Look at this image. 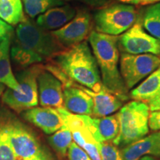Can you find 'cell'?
I'll return each mask as SVG.
<instances>
[{
	"label": "cell",
	"mask_w": 160,
	"mask_h": 160,
	"mask_svg": "<svg viewBox=\"0 0 160 160\" xmlns=\"http://www.w3.org/2000/svg\"><path fill=\"white\" fill-rule=\"evenodd\" d=\"M118 37L93 31L88 41L97 60L104 88L120 100L125 102L130 97L119 71Z\"/></svg>",
	"instance_id": "6da1fadb"
},
{
	"label": "cell",
	"mask_w": 160,
	"mask_h": 160,
	"mask_svg": "<svg viewBox=\"0 0 160 160\" xmlns=\"http://www.w3.org/2000/svg\"><path fill=\"white\" fill-rule=\"evenodd\" d=\"M50 61L73 82L96 93L105 89L97 60L88 40L66 48Z\"/></svg>",
	"instance_id": "7a4b0ae2"
},
{
	"label": "cell",
	"mask_w": 160,
	"mask_h": 160,
	"mask_svg": "<svg viewBox=\"0 0 160 160\" xmlns=\"http://www.w3.org/2000/svg\"><path fill=\"white\" fill-rule=\"evenodd\" d=\"M150 109L148 103L140 101L129 102L117 112L119 133L113 145L124 148L146 137L149 133Z\"/></svg>",
	"instance_id": "3957f363"
},
{
	"label": "cell",
	"mask_w": 160,
	"mask_h": 160,
	"mask_svg": "<svg viewBox=\"0 0 160 160\" xmlns=\"http://www.w3.org/2000/svg\"><path fill=\"white\" fill-rule=\"evenodd\" d=\"M14 41L39 56L44 61H50L66 49L51 31L42 29L35 22L28 18L17 25Z\"/></svg>",
	"instance_id": "277c9868"
},
{
	"label": "cell",
	"mask_w": 160,
	"mask_h": 160,
	"mask_svg": "<svg viewBox=\"0 0 160 160\" xmlns=\"http://www.w3.org/2000/svg\"><path fill=\"white\" fill-rule=\"evenodd\" d=\"M137 14L133 5L113 2L96 10L93 15V28L98 33L121 35L137 22Z\"/></svg>",
	"instance_id": "5b68a950"
},
{
	"label": "cell",
	"mask_w": 160,
	"mask_h": 160,
	"mask_svg": "<svg viewBox=\"0 0 160 160\" xmlns=\"http://www.w3.org/2000/svg\"><path fill=\"white\" fill-rule=\"evenodd\" d=\"M43 66L40 64L30 66L17 75L19 91L6 89L2 93V102L17 113L37 107L39 104L37 76Z\"/></svg>",
	"instance_id": "8992f818"
},
{
	"label": "cell",
	"mask_w": 160,
	"mask_h": 160,
	"mask_svg": "<svg viewBox=\"0 0 160 160\" xmlns=\"http://www.w3.org/2000/svg\"><path fill=\"white\" fill-rule=\"evenodd\" d=\"M159 66L160 57L151 53L133 55L121 53L120 54V73L128 91L133 89Z\"/></svg>",
	"instance_id": "52a82bcc"
},
{
	"label": "cell",
	"mask_w": 160,
	"mask_h": 160,
	"mask_svg": "<svg viewBox=\"0 0 160 160\" xmlns=\"http://www.w3.org/2000/svg\"><path fill=\"white\" fill-rule=\"evenodd\" d=\"M62 118L64 124L71 131L76 144L87 152L92 160H102L100 157V145L91 131L86 115H76L64 108H57Z\"/></svg>",
	"instance_id": "ba28073f"
},
{
	"label": "cell",
	"mask_w": 160,
	"mask_h": 160,
	"mask_svg": "<svg viewBox=\"0 0 160 160\" xmlns=\"http://www.w3.org/2000/svg\"><path fill=\"white\" fill-rule=\"evenodd\" d=\"M118 47L121 53L128 54L160 56V41L150 35L139 22L118 37Z\"/></svg>",
	"instance_id": "9c48e42d"
},
{
	"label": "cell",
	"mask_w": 160,
	"mask_h": 160,
	"mask_svg": "<svg viewBox=\"0 0 160 160\" xmlns=\"http://www.w3.org/2000/svg\"><path fill=\"white\" fill-rule=\"evenodd\" d=\"M93 17L87 10H77V14L61 28L51 31L65 48L73 47L88 40L93 31Z\"/></svg>",
	"instance_id": "30bf717a"
},
{
	"label": "cell",
	"mask_w": 160,
	"mask_h": 160,
	"mask_svg": "<svg viewBox=\"0 0 160 160\" xmlns=\"http://www.w3.org/2000/svg\"><path fill=\"white\" fill-rule=\"evenodd\" d=\"M5 128L17 160H28L41 151L42 148L35 136L21 124H12Z\"/></svg>",
	"instance_id": "8fae6325"
},
{
	"label": "cell",
	"mask_w": 160,
	"mask_h": 160,
	"mask_svg": "<svg viewBox=\"0 0 160 160\" xmlns=\"http://www.w3.org/2000/svg\"><path fill=\"white\" fill-rule=\"evenodd\" d=\"M39 102L42 107L63 108V87L60 80L43 66L37 76Z\"/></svg>",
	"instance_id": "7c38bea8"
},
{
	"label": "cell",
	"mask_w": 160,
	"mask_h": 160,
	"mask_svg": "<svg viewBox=\"0 0 160 160\" xmlns=\"http://www.w3.org/2000/svg\"><path fill=\"white\" fill-rule=\"evenodd\" d=\"M22 117L41 129L46 134H53L61 128L64 122L57 108L34 107L22 111Z\"/></svg>",
	"instance_id": "4fadbf2b"
},
{
	"label": "cell",
	"mask_w": 160,
	"mask_h": 160,
	"mask_svg": "<svg viewBox=\"0 0 160 160\" xmlns=\"http://www.w3.org/2000/svg\"><path fill=\"white\" fill-rule=\"evenodd\" d=\"M77 12V9L75 7L65 4L49 9L38 16L35 22L39 27L46 31H56L73 19Z\"/></svg>",
	"instance_id": "5bb4252c"
},
{
	"label": "cell",
	"mask_w": 160,
	"mask_h": 160,
	"mask_svg": "<svg viewBox=\"0 0 160 160\" xmlns=\"http://www.w3.org/2000/svg\"><path fill=\"white\" fill-rule=\"evenodd\" d=\"M80 86L82 89L93 99V106L91 114L93 117H107L119 111V110L122 107L123 102L105 88L96 93L87 88Z\"/></svg>",
	"instance_id": "9a60e30c"
},
{
	"label": "cell",
	"mask_w": 160,
	"mask_h": 160,
	"mask_svg": "<svg viewBox=\"0 0 160 160\" xmlns=\"http://www.w3.org/2000/svg\"><path fill=\"white\" fill-rule=\"evenodd\" d=\"M12 36L0 42V82L15 91H19V84L13 74L11 64Z\"/></svg>",
	"instance_id": "2e32d148"
},
{
	"label": "cell",
	"mask_w": 160,
	"mask_h": 160,
	"mask_svg": "<svg viewBox=\"0 0 160 160\" xmlns=\"http://www.w3.org/2000/svg\"><path fill=\"white\" fill-rule=\"evenodd\" d=\"M121 153L123 160H139L147 155L158 157L154 133L125 146Z\"/></svg>",
	"instance_id": "e0dca14e"
},
{
	"label": "cell",
	"mask_w": 160,
	"mask_h": 160,
	"mask_svg": "<svg viewBox=\"0 0 160 160\" xmlns=\"http://www.w3.org/2000/svg\"><path fill=\"white\" fill-rule=\"evenodd\" d=\"M160 93V66L129 93V97L136 101L148 103Z\"/></svg>",
	"instance_id": "ac0fdd59"
},
{
	"label": "cell",
	"mask_w": 160,
	"mask_h": 160,
	"mask_svg": "<svg viewBox=\"0 0 160 160\" xmlns=\"http://www.w3.org/2000/svg\"><path fill=\"white\" fill-rule=\"evenodd\" d=\"M93 123L97 131L98 142H111L117 139L119 133V122L117 113L107 117H93Z\"/></svg>",
	"instance_id": "d6986e66"
},
{
	"label": "cell",
	"mask_w": 160,
	"mask_h": 160,
	"mask_svg": "<svg viewBox=\"0 0 160 160\" xmlns=\"http://www.w3.org/2000/svg\"><path fill=\"white\" fill-rule=\"evenodd\" d=\"M0 19L9 25H18L26 19L22 0H0Z\"/></svg>",
	"instance_id": "ffe728a7"
},
{
	"label": "cell",
	"mask_w": 160,
	"mask_h": 160,
	"mask_svg": "<svg viewBox=\"0 0 160 160\" xmlns=\"http://www.w3.org/2000/svg\"><path fill=\"white\" fill-rule=\"evenodd\" d=\"M139 22L150 35L160 41V2L146 7Z\"/></svg>",
	"instance_id": "44dd1931"
},
{
	"label": "cell",
	"mask_w": 160,
	"mask_h": 160,
	"mask_svg": "<svg viewBox=\"0 0 160 160\" xmlns=\"http://www.w3.org/2000/svg\"><path fill=\"white\" fill-rule=\"evenodd\" d=\"M11 57L17 65L26 68L44 62L42 58L25 48L16 41L11 47Z\"/></svg>",
	"instance_id": "7402d4cb"
},
{
	"label": "cell",
	"mask_w": 160,
	"mask_h": 160,
	"mask_svg": "<svg viewBox=\"0 0 160 160\" xmlns=\"http://www.w3.org/2000/svg\"><path fill=\"white\" fill-rule=\"evenodd\" d=\"M48 142L56 153L60 157L65 158L67 156L69 146L73 142V137L70 130L64 124L61 128L49 137Z\"/></svg>",
	"instance_id": "603a6c76"
},
{
	"label": "cell",
	"mask_w": 160,
	"mask_h": 160,
	"mask_svg": "<svg viewBox=\"0 0 160 160\" xmlns=\"http://www.w3.org/2000/svg\"><path fill=\"white\" fill-rule=\"evenodd\" d=\"M24 11L31 18L38 17L49 9L65 4V0H22Z\"/></svg>",
	"instance_id": "cb8c5ba5"
},
{
	"label": "cell",
	"mask_w": 160,
	"mask_h": 160,
	"mask_svg": "<svg viewBox=\"0 0 160 160\" xmlns=\"http://www.w3.org/2000/svg\"><path fill=\"white\" fill-rule=\"evenodd\" d=\"M0 160H17L5 127L0 128Z\"/></svg>",
	"instance_id": "d4e9b609"
},
{
	"label": "cell",
	"mask_w": 160,
	"mask_h": 160,
	"mask_svg": "<svg viewBox=\"0 0 160 160\" xmlns=\"http://www.w3.org/2000/svg\"><path fill=\"white\" fill-rule=\"evenodd\" d=\"M99 152L102 160H123L119 147L111 142H102Z\"/></svg>",
	"instance_id": "484cf974"
},
{
	"label": "cell",
	"mask_w": 160,
	"mask_h": 160,
	"mask_svg": "<svg viewBox=\"0 0 160 160\" xmlns=\"http://www.w3.org/2000/svg\"><path fill=\"white\" fill-rule=\"evenodd\" d=\"M67 156L68 160H92L87 152L74 142H72L70 145Z\"/></svg>",
	"instance_id": "4316f807"
},
{
	"label": "cell",
	"mask_w": 160,
	"mask_h": 160,
	"mask_svg": "<svg viewBox=\"0 0 160 160\" xmlns=\"http://www.w3.org/2000/svg\"><path fill=\"white\" fill-rule=\"evenodd\" d=\"M66 1L83 4L93 9L102 8L113 2V0H65Z\"/></svg>",
	"instance_id": "83f0119b"
},
{
	"label": "cell",
	"mask_w": 160,
	"mask_h": 160,
	"mask_svg": "<svg viewBox=\"0 0 160 160\" xmlns=\"http://www.w3.org/2000/svg\"><path fill=\"white\" fill-rule=\"evenodd\" d=\"M148 125L152 131L156 132L160 131V110L150 112Z\"/></svg>",
	"instance_id": "f1b7e54d"
},
{
	"label": "cell",
	"mask_w": 160,
	"mask_h": 160,
	"mask_svg": "<svg viewBox=\"0 0 160 160\" xmlns=\"http://www.w3.org/2000/svg\"><path fill=\"white\" fill-rule=\"evenodd\" d=\"M13 28L9 24L0 19V42L5 39L6 37L13 35Z\"/></svg>",
	"instance_id": "f546056e"
},
{
	"label": "cell",
	"mask_w": 160,
	"mask_h": 160,
	"mask_svg": "<svg viewBox=\"0 0 160 160\" xmlns=\"http://www.w3.org/2000/svg\"><path fill=\"white\" fill-rule=\"evenodd\" d=\"M28 160H55L54 158L52 157L51 154L48 153L45 149L42 148L41 151L35 157L31 158Z\"/></svg>",
	"instance_id": "4dcf8cb0"
},
{
	"label": "cell",
	"mask_w": 160,
	"mask_h": 160,
	"mask_svg": "<svg viewBox=\"0 0 160 160\" xmlns=\"http://www.w3.org/2000/svg\"><path fill=\"white\" fill-rule=\"evenodd\" d=\"M150 111H159L160 110V93L148 102Z\"/></svg>",
	"instance_id": "1f68e13d"
},
{
	"label": "cell",
	"mask_w": 160,
	"mask_h": 160,
	"mask_svg": "<svg viewBox=\"0 0 160 160\" xmlns=\"http://www.w3.org/2000/svg\"><path fill=\"white\" fill-rule=\"evenodd\" d=\"M160 2V0H137V5H148Z\"/></svg>",
	"instance_id": "d6a6232c"
},
{
	"label": "cell",
	"mask_w": 160,
	"mask_h": 160,
	"mask_svg": "<svg viewBox=\"0 0 160 160\" xmlns=\"http://www.w3.org/2000/svg\"><path fill=\"white\" fill-rule=\"evenodd\" d=\"M156 143H157V147L158 150V157H160V131H157L154 133Z\"/></svg>",
	"instance_id": "836d02e7"
},
{
	"label": "cell",
	"mask_w": 160,
	"mask_h": 160,
	"mask_svg": "<svg viewBox=\"0 0 160 160\" xmlns=\"http://www.w3.org/2000/svg\"><path fill=\"white\" fill-rule=\"evenodd\" d=\"M117 1L121 3L130 4V5H137V0H117Z\"/></svg>",
	"instance_id": "e575fe53"
},
{
	"label": "cell",
	"mask_w": 160,
	"mask_h": 160,
	"mask_svg": "<svg viewBox=\"0 0 160 160\" xmlns=\"http://www.w3.org/2000/svg\"><path fill=\"white\" fill-rule=\"evenodd\" d=\"M139 160H157L155 157H152L151 155H147V156H144L142 158H140Z\"/></svg>",
	"instance_id": "d590c367"
},
{
	"label": "cell",
	"mask_w": 160,
	"mask_h": 160,
	"mask_svg": "<svg viewBox=\"0 0 160 160\" xmlns=\"http://www.w3.org/2000/svg\"><path fill=\"white\" fill-rule=\"evenodd\" d=\"M5 91V85L2 82H0V97L2 95V93H4V91Z\"/></svg>",
	"instance_id": "8d00e7d4"
},
{
	"label": "cell",
	"mask_w": 160,
	"mask_h": 160,
	"mask_svg": "<svg viewBox=\"0 0 160 160\" xmlns=\"http://www.w3.org/2000/svg\"></svg>",
	"instance_id": "74e56055"
}]
</instances>
